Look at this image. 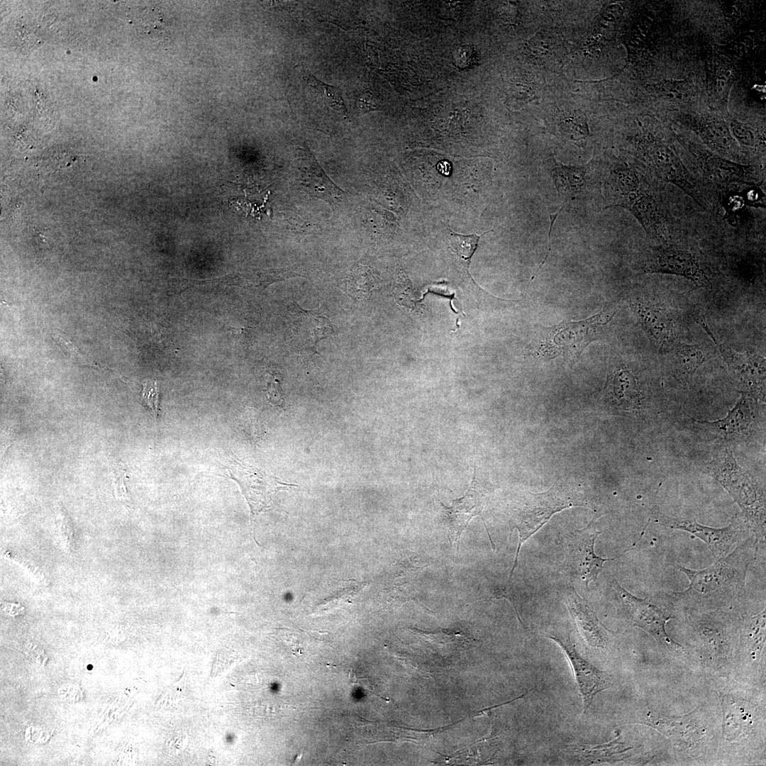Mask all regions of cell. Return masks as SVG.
<instances>
[{"label": "cell", "instance_id": "22", "mask_svg": "<svg viewBox=\"0 0 766 766\" xmlns=\"http://www.w3.org/2000/svg\"><path fill=\"white\" fill-rule=\"evenodd\" d=\"M674 358L678 372L686 377H689L696 372L706 360V355L697 345L677 343L674 350Z\"/></svg>", "mask_w": 766, "mask_h": 766}, {"label": "cell", "instance_id": "17", "mask_svg": "<svg viewBox=\"0 0 766 766\" xmlns=\"http://www.w3.org/2000/svg\"><path fill=\"white\" fill-rule=\"evenodd\" d=\"M753 419V400L746 392H742L740 398L734 407L722 419L709 422L692 419L723 438L731 439L740 436L748 430Z\"/></svg>", "mask_w": 766, "mask_h": 766}, {"label": "cell", "instance_id": "16", "mask_svg": "<svg viewBox=\"0 0 766 766\" xmlns=\"http://www.w3.org/2000/svg\"><path fill=\"white\" fill-rule=\"evenodd\" d=\"M568 606L577 628L587 645L594 649L606 648L610 643L611 632L601 623L575 591L570 595Z\"/></svg>", "mask_w": 766, "mask_h": 766}, {"label": "cell", "instance_id": "24", "mask_svg": "<svg viewBox=\"0 0 766 766\" xmlns=\"http://www.w3.org/2000/svg\"><path fill=\"white\" fill-rule=\"evenodd\" d=\"M614 179V192L616 197L613 206L644 184L635 171L628 168L615 171Z\"/></svg>", "mask_w": 766, "mask_h": 766}, {"label": "cell", "instance_id": "6", "mask_svg": "<svg viewBox=\"0 0 766 766\" xmlns=\"http://www.w3.org/2000/svg\"><path fill=\"white\" fill-rule=\"evenodd\" d=\"M226 467L246 499L252 517L269 507L274 493L297 487L248 465L234 455L230 457Z\"/></svg>", "mask_w": 766, "mask_h": 766}, {"label": "cell", "instance_id": "28", "mask_svg": "<svg viewBox=\"0 0 766 766\" xmlns=\"http://www.w3.org/2000/svg\"><path fill=\"white\" fill-rule=\"evenodd\" d=\"M267 387V395L270 401L276 406L281 405L282 398L280 396V392L278 391L279 384L277 379H272L271 377L268 380Z\"/></svg>", "mask_w": 766, "mask_h": 766}, {"label": "cell", "instance_id": "7", "mask_svg": "<svg viewBox=\"0 0 766 766\" xmlns=\"http://www.w3.org/2000/svg\"><path fill=\"white\" fill-rule=\"evenodd\" d=\"M547 636L562 648L570 660L578 690L583 700L584 714H586L596 694L611 687L610 676L579 654L571 640L570 632L562 630L552 631Z\"/></svg>", "mask_w": 766, "mask_h": 766}, {"label": "cell", "instance_id": "11", "mask_svg": "<svg viewBox=\"0 0 766 766\" xmlns=\"http://www.w3.org/2000/svg\"><path fill=\"white\" fill-rule=\"evenodd\" d=\"M599 533L578 531L573 535L568 544L569 566L587 587L590 582L596 580L605 562L618 557L603 558L596 555L594 543Z\"/></svg>", "mask_w": 766, "mask_h": 766}, {"label": "cell", "instance_id": "27", "mask_svg": "<svg viewBox=\"0 0 766 766\" xmlns=\"http://www.w3.org/2000/svg\"><path fill=\"white\" fill-rule=\"evenodd\" d=\"M732 131L736 138L743 144L753 145L755 144V138L753 132L742 124L736 123L732 126Z\"/></svg>", "mask_w": 766, "mask_h": 766}, {"label": "cell", "instance_id": "18", "mask_svg": "<svg viewBox=\"0 0 766 766\" xmlns=\"http://www.w3.org/2000/svg\"><path fill=\"white\" fill-rule=\"evenodd\" d=\"M705 174L721 185L752 183L756 179L755 169L718 157H711L704 164Z\"/></svg>", "mask_w": 766, "mask_h": 766}, {"label": "cell", "instance_id": "19", "mask_svg": "<svg viewBox=\"0 0 766 766\" xmlns=\"http://www.w3.org/2000/svg\"><path fill=\"white\" fill-rule=\"evenodd\" d=\"M586 167L565 166L557 163L552 170V177L558 195L565 200L574 197L585 186Z\"/></svg>", "mask_w": 766, "mask_h": 766}, {"label": "cell", "instance_id": "26", "mask_svg": "<svg viewBox=\"0 0 766 766\" xmlns=\"http://www.w3.org/2000/svg\"><path fill=\"white\" fill-rule=\"evenodd\" d=\"M159 391L156 381L147 380L143 383L142 401L155 416L159 411Z\"/></svg>", "mask_w": 766, "mask_h": 766}, {"label": "cell", "instance_id": "4", "mask_svg": "<svg viewBox=\"0 0 766 766\" xmlns=\"http://www.w3.org/2000/svg\"><path fill=\"white\" fill-rule=\"evenodd\" d=\"M610 586L618 610L633 626L643 629L667 648H682L668 636L665 630L667 622L675 618L671 611L674 604L669 592H660L641 599L626 590L613 576Z\"/></svg>", "mask_w": 766, "mask_h": 766}, {"label": "cell", "instance_id": "8", "mask_svg": "<svg viewBox=\"0 0 766 766\" xmlns=\"http://www.w3.org/2000/svg\"><path fill=\"white\" fill-rule=\"evenodd\" d=\"M440 504L450 542L456 545L457 550L459 549L462 532L470 521L477 516L482 517L490 542L494 548L482 514L486 504L485 494L475 476L462 496L453 500L450 506H446L441 501Z\"/></svg>", "mask_w": 766, "mask_h": 766}, {"label": "cell", "instance_id": "20", "mask_svg": "<svg viewBox=\"0 0 766 766\" xmlns=\"http://www.w3.org/2000/svg\"><path fill=\"white\" fill-rule=\"evenodd\" d=\"M487 231L482 235L471 234L462 235L450 229L448 235V248L455 261L466 271L470 263L471 258L477 250L479 238L482 235L489 233Z\"/></svg>", "mask_w": 766, "mask_h": 766}, {"label": "cell", "instance_id": "12", "mask_svg": "<svg viewBox=\"0 0 766 766\" xmlns=\"http://www.w3.org/2000/svg\"><path fill=\"white\" fill-rule=\"evenodd\" d=\"M617 206L628 210L650 237L655 239L665 237L666 227L661 204L644 184L621 199Z\"/></svg>", "mask_w": 766, "mask_h": 766}, {"label": "cell", "instance_id": "21", "mask_svg": "<svg viewBox=\"0 0 766 766\" xmlns=\"http://www.w3.org/2000/svg\"><path fill=\"white\" fill-rule=\"evenodd\" d=\"M613 394L616 400L626 408H633L639 403L637 381L628 370H620L616 372L612 383Z\"/></svg>", "mask_w": 766, "mask_h": 766}, {"label": "cell", "instance_id": "9", "mask_svg": "<svg viewBox=\"0 0 766 766\" xmlns=\"http://www.w3.org/2000/svg\"><path fill=\"white\" fill-rule=\"evenodd\" d=\"M648 273L681 276L700 287L710 285L709 279L696 256L689 251L664 248L655 252L645 270Z\"/></svg>", "mask_w": 766, "mask_h": 766}, {"label": "cell", "instance_id": "14", "mask_svg": "<svg viewBox=\"0 0 766 766\" xmlns=\"http://www.w3.org/2000/svg\"><path fill=\"white\" fill-rule=\"evenodd\" d=\"M650 150L651 165L655 174L662 180L676 185L703 206V196L696 182L679 160L662 145L654 146Z\"/></svg>", "mask_w": 766, "mask_h": 766}, {"label": "cell", "instance_id": "30", "mask_svg": "<svg viewBox=\"0 0 766 766\" xmlns=\"http://www.w3.org/2000/svg\"><path fill=\"white\" fill-rule=\"evenodd\" d=\"M361 102V109L363 112H368L370 110H375L378 109L377 104L374 101L372 100L369 94H366L360 99Z\"/></svg>", "mask_w": 766, "mask_h": 766}, {"label": "cell", "instance_id": "25", "mask_svg": "<svg viewBox=\"0 0 766 766\" xmlns=\"http://www.w3.org/2000/svg\"><path fill=\"white\" fill-rule=\"evenodd\" d=\"M291 272L288 270H260L255 272L246 277V284L248 287L258 292L264 290L271 283L288 278Z\"/></svg>", "mask_w": 766, "mask_h": 766}, {"label": "cell", "instance_id": "2", "mask_svg": "<svg viewBox=\"0 0 766 766\" xmlns=\"http://www.w3.org/2000/svg\"><path fill=\"white\" fill-rule=\"evenodd\" d=\"M708 473L725 488L738 503L753 533L765 538V496L751 478L737 464L728 448L718 453L707 467Z\"/></svg>", "mask_w": 766, "mask_h": 766}, {"label": "cell", "instance_id": "10", "mask_svg": "<svg viewBox=\"0 0 766 766\" xmlns=\"http://www.w3.org/2000/svg\"><path fill=\"white\" fill-rule=\"evenodd\" d=\"M696 323L708 333L716 345L724 360L733 373L752 389H762L765 385V361L758 355L740 353L720 343L711 331L704 316H696Z\"/></svg>", "mask_w": 766, "mask_h": 766}, {"label": "cell", "instance_id": "23", "mask_svg": "<svg viewBox=\"0 0 766 766\" xmlns=\"http://www.w3.org/2000/svg\"><path fill=\"white\" fill-rule=\"evenodd\" d=\"M306 81L307 84L323 98L328 106L335 109L340 115L346 116L347 109L340 88L326 84L311 74L308 75Z\"/></svg>", "mask_w": 766, "mask_h": 766}, {"label": "cell", "instance_id": "15", "mask_svg": "<svg viewBox=\"0 0 766 766\" xmlns=\"http://www.w3.org/2000/svg\"><path fill=\"white\" fill-rule=\"evenodd\" d=\"M631 306L653 346L662 349L672 343L674 322L665 311L641 299L634 300Z\"/></svg>", "mask_w": 766, "mask_h": 766}, {"label": "cell", "instance_id": "13", "mask_svg": "<svg viewBox=\"0 0 766 766\" xmlns=\"http://www.w3.org/2000/svg\"><path fill=\"white\" fill-rule=\"evenodd\" d=\"M297 165L298 182L307 193L333 205L341 201L343 191L324 172L311 152L300 149Z\"/></svg>", "mask_w": 766, "mask_h": 766}, {"label": "cell", "instance_id": "3", "mask_svg": "<svg viewBox=\"0 0 766 766\" xmlns=\"http://www.w3.org/2000/svg\"><path fill=\"white\" fill-rule=\"evenodd\" d=\"M580 497L572 490L562 486H553L540 493H529L511 511L509 524L511 531L518 532L516 554L509 579L518 565V555L523 543L545 525L555 513L563 509L582 506Z\"/></svg>", "mask_w": 766, "mask_h": 766}, {"label": "cell", "instance_id": "29", "mask_svg": "<svg viewBox=\"0 0 766 766\" xmlns=\"http://www.w3.org/2000/svg\"><path fill=\"white\" fill-rule=\"evenodd\" d=\"M561 210H562V208H561V209H560V210H559V211H557V213H555V214H551V213L550 214V229H549V233H548V238H549V242H548V252H547V254L545 255V257L543 258V261H542L541 264L540 265L539 267L538 268V270H536L535 273H534L533 276L532 277L531 279H533L534 278V277H535V275L537 274V273L538 272V271L540 270V268L542 267V266L543 265V264H544V263L545 262V260H546L547 257H548V255H549V253H550V249H551V245H550V244H551V240H550V239H551V233H552V228H553V226L554 222H555V221L556 220V218H557V216L559 215V213H560V212L561 211Z\"/></svg>", "mask_w": 766, "mask_h": 766}, {"label": "cell", "instance_id": "5", "mask_svg": "<svg viewBox=\"0 0 766 766\" xmlns=\"http://www.w3.org/2000/svg\"><path fill=\"white\" fill-rule=\"evenodd\" d=\"M652 514L661 526L688 532L702 540L716 560L725 557L738 543L754 535L744 516H736L727 526L714 528L700 524L695 518L671 517L657 509Z\"/></svg>", "mask_w": 766, "mask_h": 766}, {"label": "cell", "instance_id": "1", "mask_svg": "<svg viewBox=\"0 0 766 766\" xmlns=\"http://www.w3.org/2000/svg\"><path fill=\"white\" fill-rule=\"evenodd\" d=\"M758 542L757 538L751 535L727 555L704 569L675 565L686 574L689 585L682 592H669L673 603L707 608L731 604L743 597L747 573L756 557Z\"/></svg>", "mask_w": 766, "mask_h": 766}]
</instances>
